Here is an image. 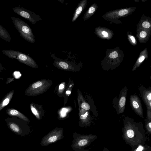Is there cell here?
<instances>
[{
    "label": "cell",
    "instance_id": "1",
    "mask_svg": "<svg viewBox=\"0 0 151 151\" xmlns=\"http://www.w3.org/2000/svg\"><path fill=\"white\" fill-rule=\"evenodd\" d=\"M11 18L14 26L20 36L27 41L31 43H34L35 42V37L29 26L18 18L13 17Z\"/></svg>",
    "mask_w": 151,
    "mask_h": 151
},
{
    "label": "cell",
    "instance_id": "2",
    "mask_svg": "<svg viewBox=\"0 0 151 151\" xmlns=\"http://www.w3.org/2000/svg\"><path fill=\"white\" fill-rule=\"evenodd\" d=\"M2 52L11 59H16L20 63L32 67L37 66V64L32 58L22 52L12 50H4Z\"/></svg>",
    "mask_w": 151,
    "mask_h": 151
},
{
    "label": "cell",
    "instance_id": "3",
    "mask_svg": "<svg viewBox=\"0 0 151 151\" xmlns=\"http://www.w3.org/2000/svg\"><path fill=\"white\" fill-rule=\"evenodd\" d=\"M64 137L63 130L61 128H55L44 136L41 139L40 145L45 147L55 143Z\"/></svg>",
    "mask_w": 151,
    "mask_h": 151
},
{
    "label": "cell",
    "instance_id": "4",
    "mask_svg": "<svg viewBox=\"0 0 151 151\" xmlns=\"http://www.w3.org/2000/svg\"><path fill=\"white\" fill-rule=\"evenodd\" d=\"M127 91L128 89L125 86L120 91L118 97H114L112 103L113 107L118 114L124 112Z\"/></svg>",
    "mask_w": 151,
    "mask_h": 151
},
{
    "label": "cell",
    "instance_id": "5",
    "mask_svg": "<svg viewBox=\"0 0 151 151\" xmlns=\"http://www.w3.org/2000/svg\"><path fill=\"white\" fill-rule=\"evenodd\" d=\"M14 12L20 16L27 20L32 24H35L37 21L41 20L40 17L22 7H17L12 8Z\"/></svg>",
    "mask_w": 151,
    "mask_h": 151
},
{
    "label": "cell",
    "instance_id": "6",
    "mask_svg": "<svg viewBox=\"0 0 151 151\" xmlns=\"http://www.w3.org/2000/svg\"><path fill=\"white\" fill-rule=\"evenodd\" d=\"M129 103L131 108L134 112L140 117L143 118L142 105L138 96L135 94L131 95L129 97Z\"/></svg>",
    "mask_w": 151,
    "mask_h": 151
},
{
    "label": "cell",
    "instance_id": "7",
    "mask_svg": "<svg viewBox=\"0 0 151 151\" xmlns=\"http://www.w3.org/2000/svg\"><path fill=\"white\" fill-rule=\"evenodd\" d=\"M140 96L141 97L147 109L151 111V87L146 88L143 85L140 86L139 88Z\"/></svg>",
    "mask_w": 151,
    "mask_h": 151
},
{
    "label": "cell",
    "instance_id": "8",
    "mask_svg": "<svg viewBox=\"0 0 151 151\" xmlns=\"http://www.w3.org/2000/svg\"><path fill=\"white\" fill-rule=\"evenodd\" d=\"M6 113L9 115L12 116H16L25 121H28L29 119L24 114L15 109H8L6 111Z\"/></svg>",
    "mask_w": 151,
    "mask_h": 151
},
{
    "label": "cell",
    "instance_id": "9",
    "mask_svg": "<svg viewBox=\"0 0 151 151\" xmlns=\"http://www.w3.org/2000/svg\"><path fill=\"white\" fill-rule=\"evenodd\" d=\"M85 1H82L78 4L73 14L72 22H74L78 18L83 9L84 5L85 4Z\"/></svg>",
    "mask_w": 151,
    "mask_h": 151
},
{
    "label": "cell",
    "instance_id": "10",
    "mask_svg": "<svg viewBox=\"0 0 151 151\" xmlns=\"http://www.w3.org/2000/svg\"><path fill=\"white\" fill-rule=\"evenodd\" d=\"M14 93V90L11 91L6 94L0 102V111L9 103L12 98Z\"/></svg>",
    "mask_w": 151,
    "mask_h": 151
},
{
    "label": "cell",
    "instance_id": "11",
    "mask_svg": "<svg viewBox=\"0 0 151 151\" xmlns=\"http://www.w3.org/2000/svg\"><path fill=\"white\" fill-rule=\"evenodd\" d=\"M6 122L8 126L12 131L17 134H20L21 131L19 124L13 121H8Z\"/></svg>",
    "mask_w": 151,
    "mask_h": 151
},
{
    "label": "cell",
    "instance_id": "12",
    "mask_svg": "<svg viewBox=\"0 0 151 151\" xmlns=\"http://www.w3.org/2000/svg\"><path fill=\"white\" fill-rule=\"evenodd\" d=\"M0 37L8 42H10L11 40V38L8 31L0 24Z\"/></svg>",
    "mask_w": 151,
    "mask_h": 151
},
{
    "label": "cell",
    "instance_id": "13",
    "mask_svg": "<svg viewBox=\"0 0 151 151\" xmlns=\"http://www.w3.org/2000/svg\"><path fill=\"white\" fill-rule=\"evenodd\" d=\"M56 63H58L59 66L63 69H66L68 68L69 66L68 63L65 62L60 61L58 62H57Z\"/></svg>",
    "mask_w": 151,
    "mask_h": 151
},
{
    "label": "cell",
    "instance_id": "14",
    "mask_svg": "<svg viewBox=\"0 0 151 151\" xmlns=\"http://www.w3.org/2000/svg\"><path fill=\"white\" fill-rule=\"evenodd\" d=\"M81 107L83 109L86 111H88L90 109V105L86 102H83L81 104Z\"/></svg>",
    "mask_w": 151,
    "mask_h": 151
},
{
    "label": "cell",
    "instance_id": "15",
    "mask_svg": "<svg viewBox=\"0 0 151 151\" xmlns=\"http://www.w3.org/2000/svg\"><path fill=\"white\" fill-rule=\"evenodd\" d=\"M42 83L41 81H37L33 84L31 86V88H36L42 86Z\"/></svg>",
    "mask_w": 151,
    "mask_h": 151
},
{
    "label": "cell",
    "instance_id": "16",
    "mask_svg": "<svg viewBox=\"0 0 151 151\" xmlns=\"http://www.w3.org/2000/svg\"><path fill=\"white\" fill-rule=\"evenodd\" d=\"M127 134L128 137L131 138L134 136V132L132 130L129 129L127 131Z\"/></svg>",
    "mask_w": 151,
    "mask_h": 151
},
{
    "label": "cell",
    "instance_id": "17",
    "mask_svg": "<svg viewBox=\"0 0 151 151\" xmlns=\"http://www.w3.org/2000/svg\"><path fill=\"white\" fill-rule=\"evenodd\" d=\"M118 56V53L116 51H114L111 53L109 55V57L112 58H115Z\"/></svg>",
    "mask_w": 151,
    "mask_h": 151
},
{
    "label": "cell",
    "instance_id": "18",
    "mask_svg": "<svg viewBox=\"0 0 151 151\" xmlns=\"http://www.w3.org/2000/svg\"><path fill=\"white\" fill-rule=\"evenodd\" d=\"M128 11L126 9H123L120 10L118 14L119 15L122 16L127 14Z\"/></svg>",
    "mask_w": 151,
    "mask_h": 151
},
{
    "label": "cell",
    "instance_id": "19",
    "mask_svg": "<svg viewBox=\"0 0 151 151\" xmlns=\"http://www.w3.org/2000/svg\"><path fill=\"white\" fill-rule=\"evenodd\" d=\"M88 115V112L87 111H86L84 114L81 115L80 117V119L82 120L85 119L87 118Z\"/></svg>",
    "mask_w": 151,
    "mask_h": 151
},
{
    "label": "cell",
    "instance_id": "20",
    "mask_svg": "<svg viewBox=\"0 0 151 151\" xmlns=\"http://www.w3.org/2000/svg\"><path fill=\"white\" fill-rule=\"evenodd\" d=\"M142 26L145 28H149L150 26V23L147 21L144 22L142 24Z\"/></svg>",
    "mask_w": 151,
    "mask_h": 151
},
{
    "label": "cell",
    "instance_id": "21",
    "mask_svg": "<svg viewBox=\"0 0 151 151\" xmlns=\"http://www.w3.org/2000/svg\"><path fill=\"white\" fill-rule=\"evenodd\" d=\"M147 119L150 120L151 119V111L147 109Z\"/></svg>",
    "mask_w": 151,
    "mask_h": 151
},
{
    "label": "cell",
    "instance_id": "22",
    "mask_svg": "<svg viewBox=\"0 0 151 151\" xmlns=\"http://www.w3.org/2000/svg\"><path fill=\"white\" fill-rule=\"evenodd\" d=\"M95 11V8L93 6H91L89 9L88 13L89 14H91L94 12Z\"/></svg>",
    "mask_w": 151,
    "mask_h": 151
},
{
    "label": "cell",
    "instance_id": "23",
    "mask_svg": "<svg viewBox=\"0 0 151 151\" xmlns=\"http://www.w3.org/2000/svg\"><path fill=\"white\" fill-rule=\"evenodd\" d=\"M31 111L33 114L35 115H38V114L36 109L32 106H31Z\"/></svg>",
    "mask_w": 151,
    "mask_h": 151
},
{
    "label": "cell",
    "instance_id": "24",
    "mask_svg": "<svg viewBox=\"0 0 151 151\" xmlns=\"http://www.w3.org/2000/svg\"><path fill=\"white\" fill-rule=\"evenodd\" d=\"M147 35L146 32L144 31H142L140 34V36L142 38H144Z\"/></svg>",
    "mask_w": 151,
    "mask_h": 151
},
{
    "label": "cell",
    "instance_id": "25",
    "mask_svg": "<svg viewBox=\"0 0 151 151\" xmlns=\"http://www.w3.org/2000/svg\"><path fill=\"white\" fill-rule=\"evenodd\" d=\"M67 111V110L66 109L64 108L62 109L61 112V114L62 116H64L65 115Z\"/></svg>",
    "mask_w": 151,
    "mask_h": 151
},
{
    "label": "cell",
    "instance_id": "26",
    "mask_svg": "<svg viewBox=\"0 0 151 151\" xmlns=\"http://www.w3.org/2000/svg\"><path fill=\"white\" fill-rule=\"evenodd\" d=\"M145 57L144 56L142 55L141 56L139 59V63H141L144 60Z\"/></svg>",
    "mask_w": 151,
    "mask_h": 151
},
{
    "label": "cell",
    "instance_id": "27",
    "mask_svg": "<svg viewBox=\"0 0 151 151\" xmlns=\"http://www.w3.org/2000/svg\"><path fill=\"white\" fill-rule=\"evenodd\" d=\"M101 33L105 37H107L108 36V34L106 31H103Z\"/></svg>",
    "mask_w": 151,
    "mask_h": 151
},
{
    "label": "cell",
    "instance_id": "28",
    "mask_svg": "<svg viewBox=\"0 0 151 151\" xmlns=\"http://www.w3.org/2000/svg\"><path fill=\"white\" fill-rule=\"evenodd\" d=\"M143 149V147L141 146H139L137 148L136 151H142Z\"/></svg>",
    "mask_w": 151,
    "mask_h": 151
},
{
    "label": "cell",
    "instance_id": "29",
    "mask_svg": "<svg viewBox=\"0 0 151 151\" xmlns=\"http://www.w3.org/2000/svg\"><path fill=\"white\" fill-rule=\"evenodd\" d=\"M5 69L2 64L0 63V72H2V70Z\"/></svg>",
    "mask_w": 151,
    "mask_h": 151
},
{
    "label": "cell",
    "instance_id": "30",
    "mask_svg": "<svg viewBox=\"0 0 151 151\" xmlns=\"http://www.w3.org/2000/svg\"><path fill=\"white\" fill-rule=\"evenodd\" d=\"M130 38L132 40V42H133V43H135V38L134 37H133V36H131L130 37Z\"/></svg>",
    "mask_w": 151,
    "mask_h": 151
},
{
    "label": "cell",
    "instance_id": "31",
    "mask_svg": "<svg viewBox=\"0 0 151 151\" xmlns=\"http://www.w3.org/2000/svg\"><path fill=\"white\" fill-rule=\"evenodd\" d=\"M64 87V85L63 84H61L59 86V89H62Z\"/></svg>",
    "mask_w": 151,
    "mask_h": 151
},
{
    "label": "cell",
    "instance_id": "32",
    "mask_svg": "<svg viewBox=\"0 0 151 151\" xmlns=\"http://www.w3.org/2000/svg\"><path fill=\"white\" fill-rule=\"evenodd\" d=\"M66 93L68 94H70L71 93V92L69 91H68L66 92Z\"/></svg>",
    "mask_w": 151,
    "mask_h": 151
}]
</instances>
